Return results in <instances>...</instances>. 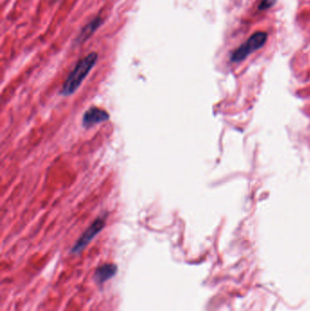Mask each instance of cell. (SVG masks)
<instances>
[{
    "mask_svg": "<svg viewBox=\"0 0 310 311\" xmlns=\"http://www.w3.org/2000/svg\"><path fill=\"white\" fill-rule=\"evenodd\" d=\"M98 58V54L96 52H91L79 60L72 72L69 74V78H67L64 83L61 89L62 96L69 97L78 90L80 85L84 81L85 78L90 74L91 69L95 67Z\"/></svg>",
    "mask_w": 310,
    "mask_h": 311,
    "instance_id": "6da1fadb",
    "label": "cell"
},
{
    "mask_svg": "<svg viewBox=\"0 0 310 311\" xmlns=\"http://www.w3.org/2000/svg\"><path fill=\"white\" fill-rule=\"evenodd\" d=\"M268 34L266 32L259 31L253 34L247 41L232 53V62H241L251 53L261 48L266 44Z\"/></svg>",
    "mask_w": 310,
    "mask_h": 311,
    "instance_id": "7a4b0ae2",
    "label": "cell"
},
{
    "mask_svg": "<svg viewBox=\"0 0 310 311\" xmlns=\"http://www.w3.org/2000/svg\"><path fill=\"white\" fill-rule=\"evenodd\" d=\"M105 225V218L101 217V218H97L95 221L87 228L84 233L82 234V236L79 238L77 243L75 244V246L72 248L71 252L74 254H78L79 252H81L90 243V241L104 228Z\"/></svg>",
    "mask_w": 310,
    "mask_h": 311,
    "instance_id": "3957f363",
    "label": "cell"
},
{
    "mask_svg": "<svg viewBox=\"0 0 310 311\" xmlns=\"http://www.w3.org/2000/svg\"><path fill=\"white\" fill-rule=\"evenodd\" d=\"M109 119V114L104 109L93 107L88 109L85 112L82 120V125L85 129H90L95 125L107 121Z\"/></svg>",
    "mask_w": 310,
    "mask_h": 311,
    "instance_id": "277c9868",
    "label": "cell"
},
{
    "mask_svg": "<svg viewBox=\"0 0 310 311\" xmlns=\"http://www.w3.org/2000/svg\"><path fill=\"white\" fill-rule=\"evenodd\" d=\"M102 23H103V19L100 16L94 17L82 28V30L79 33V36L77 37L76 42L78 44H82L85 41H87L88 39H90L92 35L98 30V28L101 26Z\"/></svg>",
    "mask_w": 310,
    "mask_h": 311,
    "instance_id": "5b68a950",
    "label": "cell"
},
{
    "mask_svg": "<svg viewBox=\"0 0 310 311\" xmlns=\"http://www.w3.org/2000/svg\"><path fill=\"white\" fill-rule=\"evenodd\" d=\"M116 266L114 264L105 263L99 267L95 272L96 281L99 284H103L105 281L114 277L116 273Z\"/></svg>",
    "mask_w": 310,
    "mask_h": 311,
    "instance_id": "8992f818",
    "label": "cell"
},
{
    "mask_svg": "<svg viewBox=\"0 0 310 311\" xmlns=\"http://www.w3.org/2000/svg\"><path fill=\"white\" fill-rule=\"evenodd\" d=\"M277 0H262L261 3L258 5V9L259 10H266L270 8L271 6H273L276 4Z\"/></svg>",
    "mask_w": 310,
    "mask_h": 311,
    "instance_id": "52a82bcc",
    "label": "cell"
}]
</instances>
